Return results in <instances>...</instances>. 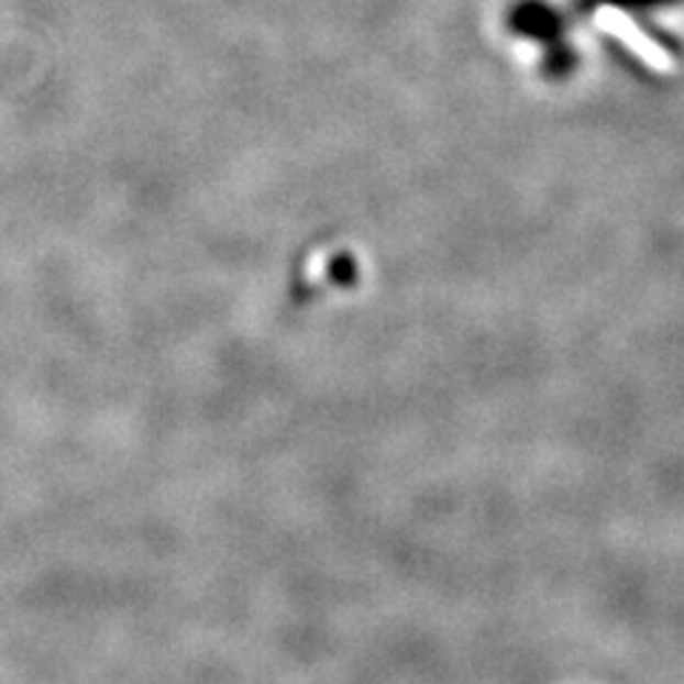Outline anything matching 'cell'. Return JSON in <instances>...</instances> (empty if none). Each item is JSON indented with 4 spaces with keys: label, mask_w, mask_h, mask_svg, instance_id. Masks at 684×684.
I'll use <instances>...</instances> for the list:
<instances>
[{
    "label": "cell",
    "mask_w": 684,
    "mask_h": 684,
    "mask_svg": "<svg viewBox=\"0 0 684 684\" xmlns=\"http://www.w3.org/2000/svg\"><path fill=\"white\" fill-rule=\"evenodd\" d=\"M602 23H605V26H608L614 35H619L621 41L630 43V46H633V49L639 52V55H642L650 66H659V69H664V66H668V57H664V52L657 49V46H653V43H650L648 37H644L642 32H639V29H636L633 23L625 18V14L602 12Z\"/></svg>",
    "instance_id": "cell-1"
}]
</instances>
